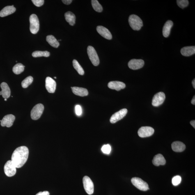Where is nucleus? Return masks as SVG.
Listing matches in <instances>:
<instances>
[{
  "label": "nucleus",
  "mask_w": 195,
  "mask_h": 195,
  "mask_svg": "<svg viewBox=\"0 0 195 195\" xmlns=\"http://www.w3.org/2000/svg\"><path fill=\"white\" fill-rule=\"evenodd\" d=\"M192 84L193 85V87L194 88H195V80L194 79L192 81Z\"/></svg>",
  "instance_id": "40"
},
{
  "label": "nucleus",
  "mask_w": 195,
  "mask_h": 195,
  "mask_svg": "<svg viewBox=\"0 0 195 195\" xmlns=\"http://www.w3.org/2000/svg\"><path fill=\"white\" fill-rule=\"evenodd\" d=\"M133 185L140 190L146 191L149 189L148 183L139 178H134L131 179Z\"/></svg>",
  "instance_id": "5"
},
{
  "label": "nucleus",
  "mask_w": 195,
  "mask_h": 195,
  "mask_svg": "<svg viewBox=\"0 0 195 195\" xmlns=\"http://www.w3.org/2000/svg\"><path fill=\"white\" fill-rule=\"evenodd\" d=\"M62 2L65 4L69 5L72 2V0H63Z\"/></svg>",
  "instance_id": "37"
},
{
  "label": "nucleus",
  "mask_w": 195,
  "mask_h": 195,
  "mask_svg": "<svg viewBox=\"0 0 195 195\" xmlns=\"http://www.w3.org/2000/svg\"><path fill=\"white\" fill-rule=\"evenodd\" d=\"M73 93L74 94L79 96H86L88 94V90L84 88L78 87H71Z\"/></svg>",
  "instance_id": "22"
},
{
  "label": "nucleus",
  "mask_w": 195,
  "mask_h": 195,
  "mask_svg": "<svg viewBox=\"0 0 195 195\" xmlns=\"http://www.w3.org/2000/svg\"><path fill=\"white\" fill-rule=\"evenodd\" d=\"M25 66L21 63H17L13 67V72L14 74H19L24 71Z\"/></svg>",
  "instance_id": "26"
},
{
  "label": "nucleus",
  "mask_w": 195,
  "mask_h": 195,
  "mask_svg": "<svg viewBox=\"0 0 195 195\" xmlns=\"http://www.w3.org/2000/svg\"><path fill=\"white\" fill-rule=\"evenodd\" d=\"M128 21L129 25L134 31H139L143 26L142 21L140 18L135 15H130Z\"/></svg>",
  "instance_id": "2"
},
{
  "label": "nucleus",
  "mask_w": 195,
  "mask_h": 195,
  "mask_svg": "<svg viewBox=\"0 0 195 195\" xmlns=\"http://www.w3.org/2000/svg\"><path fill=\"white\" fill-rule=\"evenodd\" d=\"M101 150L104 154H109L111 151V147L109 144L104 145L102 146Z\"/></svg>",
  "instance_id": "33"
},
{
  "label": "nucleus",
  "mask_w": 195,
  "mask_h": 195,
  "mask_svg": "<svg viewBox=\"0 0 195 195\" xmlns=\"http://www.w3.org/2000/svg\"><path fill=\"white\" fill-rule=\"evenodd\" d=\"M46 88L50 93H54L56 88V82L50 77H48L46 79Z\"/></svg>",
  "instance_id": "14"
},
{
  "label": "nucleus",
  "mask_w": 195,
  "mask_h": 195,
  "mask_svg": "<svg viewBox=\"0 0 195 195\" xmlns=\"http://www.w3.org/2000/svg\"><path fill=\"white\" fill-rule=\"evenodd\" d=\"M35 195H50V193L49 191H44L43 192L40 191Z\"/></svg>",
  "instance_id": "36"
},
{
  "label": "nucleus",
  "mask_w": 195,
  "mask_h": 195,
  "mask_svg": "<svg viewBox=\"0 0 195 195\" xmlns=\"http://www.w3.org/2000/svg\"><path fill=\"white\" fill-rule=\"evenodd\" d=\"M47 41L52 47L58 48L60 45L59 42L56 38L52 35H49L46 37Z\"/></svg>",
  "instance_id": "25"
},
{
  "label": "nucleus",
  "mask_w": 195,
  "mask_h": 195,
  "mask_svg": "<svg viewBox=\"0 0 195 195\" xmlns=\"http://www.w3.org/2000/svg\"><path fill=\"white\" fill-rule=\"evenodd\" d=\"M29 21L30 31L33 34H36L40 29V22L38 17L35 14H32L30 16Z\"/></svg>",
  "instance_id": "3"
},
{
  "label": "nucleus",
  "mask_w": 195,
  "mask_h": 195,
  "mask_svg": "<svg viewBox=\"0 0 195 195\" xmlns=\"http://www.w3.org/2000/svg\"><path fill=\"white\" fill-rule=\"evenodd\" d=\"M16 9L13 5L5 7L0 11V17H4L11 15L16 11Z\"/></svg>",
  "instance_id": "18"
},
{
  "label": "nucleus",
  "mask_w": 195,
  "mask_h": 195,
  "mask_svg": "<svg viewBox=\"0 0 195 195\" xmlns=\"http://www.w3.org/2000/svg\"><path fill=\"white\" fill-rule=\"evenodd\" d=\"M182 178L180 176H176L174 177L172 179V183L174 186H177L180 183Z\"/></svg>",
  "instance_id": "32"
},
{
  "label": "nucleus",
  "mask_w": 195,
  "mask_h": 195,
  "mask_svg": "<svg viewBox=\"0 0 195 195\" xmlns=\"http://www.w3.org/2000/svg\"><path fill=\"white\" fill-rule=\"evenodd\" d=\"M83 184L85 191L88 194H93L94 191V186L93 182L88 176H85L83 178Z\"/></svg>",
  "instance_id": "8"
},
{
  "label": "nucleus",
  "mask_w": 195,
  "mask_h": 195,
  "mask_svg": "<svg viewBox=\"0 0 195 195\" xmlns=\"http://www.w3.org/2000/svg\"><path fill=\"white\" fill-rule=\"evenodd\" d=\"M4 100L5 101H6L7 100V99H4Z\"/></svg>",
  "instance_id": "41"
},
{
  "label": "nucleus",
  "mask_w": 195,
  "mask_h": 195,
  "mask_svg": "<svg viewBox=\"0 0 195 195\" xmlns=\"http://www.w3.org/2000/svg\"><path fill=\"white\" fill-rule=\"evenodd\" d=\"M108 86L111 89L115 90L117 91H119L125 88L124 83L118 81H111L108 84Z\"/></svg>",
  "instance_id": "16"
},
{
  "label": "nucleus",
  "mask_w": 195,
  "mask_h": 195,
  "mask_svg": "<svg viewBox=\"0 0 195 195\" xmlns=\"http://www.w3.org/2000/svg\"><path fill=\"white\" fill-rule=\"evenodd\" d=\"M32 1L35 6L38 7L43 6L44 3V0H32Z\"/></svg>",
  "instance_id": "34"
},
{
  "label": "nucleus",
  "mask_w": 195,
  "mask_h": 195,
  "mask_svg": "<svg viewBox=\"0 0 195 195\" xmlns=\"http://www.w3.org/2000/svg\"><path fill=\"white\" fill-rule=\"evenodd\" d=\"M32 56L34 58L40 57H48L50 56V53L48 51H35L32 54Z\"/></svg>",
  "instance_id": "27"
},
{
  "label": "nucleus",
  "mask_w": 195,
  "mask_h": 195,
  "mask_svg": "<svg viewBox=\"0 0 195 195\" xmlns=\"http://www.w3.org/2000/svg\"><path fill=\"white\" fill-rule=\"evenodd\" d=\"M65 20L70 25L74 26L75 24L76 16L72 12L69 11L65 14Z\"/></svg>",
  "instance_id": "24"
},
{
  "label": "nucleus",
  "mask_w": 195,
  "mask_h": 195,
  "mask_svg": "<svg viewBox=\"0 0 195 195\" xmlns=\"http://www.w3.org/2000/svg\"><path fill=\"white\" fill-rule=\"evenodd\" d=\"M172 149L175 152H182L185 150L186 146L183 143L180 141H175L172 144Z\"/></svg>",
  "instance_id": "20"
},
{
  "label": "nucleus",
  "mask_w": 195,
  "mask_h": 195,
  "mask_svg": "<svg viewBox=\"0 0 195 195\" xmlns=\"http://www.w3.org/2000/svg\"><path fill=\"white\" fill-rule=\"evenodd\" d=\"M154 132V129L150 127H142L138 130V134L140 137L145 138L152 136Z\"/></svg>",
  "instance_id": "11"
},
{
  "label": "nucleus",
  "mask_w": 195,
  "mask_h": 195,
  "mask_svg": "<svg viewBox=\"0 0 195 195\" xmlns=\"http://www.w3.org/2000/svg\"><path fill=\"white\" fill-rule=\"evenodd\" d=\"M144 63V61L142 59H132L129 62L128 65L132 70H137L142 68Z\"/></svg>",
  "instance_id": "13"
},
{
  "label": "nucleus",
  "mask_w": 195,
  "mask_h": 195,
  "mask_svg": "<svg viewBox=\"0 0 195 195\" xmlns=\"http://www.w3.org/2000/svg\"><path fill=\"white\" fill-rule=\"evenodd\" d=\"M176 2L178 6L182 9L186 8L189 5V1L187 0H178Z\"/></svg>",
  "instance_id": "31"
},
{
  "label": "nucleus",
  "mask_w": 195,
  "mask_h": 195,
  "mask_svg": "<svg viewBox=\"0 0 195 195\" xmlns=\"http://www.w3.org/2000/svg\"><path fill=\"white\" fill-rule=\"evenodd\" d=\"M127 112L128 110L127 109H123L120 110L115 113L111 116L110 122L112 124L116 123L117 122L119 121L124 118L127 115Z\"/></svg>",
  "instance_id": "10"
},
{
  "label": "nucleus",
  "mask_w": 195,
  "mask_h": 195,
  "mask_svg": "<svg viewBox=\"0 0 195 195\" xmlns=\"http://www.w3.org/2000/svg\"><path fill=\"white\" fill-rule=\"evenodd\" d=\"M181 53L182 56H189L195 54V46H190L182 48L181 50Z\"/></svg>",
  "instance_id": "23"
},
{
  "label": "nucleus",
  "mask_w": 195,
  "mask_h": 195,
  "mask_svg": "<svg viewBox=\"0 0 195 195\" xmlns=\"http://www.w3.org/2000/svg\"><path fill=\"white\" fill-rule=\"evenodd\" d=\"M92 6L94 10L98 12H102L103 10L102 7L98 1L97 0H92Z\"/></svg>",
  "instance_id": "29"
},
{
  "label": "nucleus",
  "mask_w": 195,
  "mask_h": 195,
  "mask_svg": "<svg viewBox=\"0 0 195 195\" xmlns=\"http://www.w3.org/2000/svg\"><path fill=\"white\" fill-rule=\"evenodd\" d=\"M191 104H193V105H195V97L194 96V97H193L192 100L191 101Z\"/></svg>",
  "instance_id": "39"
},
{
  "label": "nucleus",
  "mask_w": 195,
  "mask_h": 195,
  "mask_svg": "<svg viewBox=\"0 0 195 195\" xmlns=\"http://www.w3.org/2000/svg\"><path fill=\"white\" fill-rule=\"evenodd\" d=\"M54 78H55V79H56V77H54Z\"/></svg>",
  "instance_id": "42"
},
{
  "label": "nucleus",
  "mask_w": 195,
  "mask_h": 195,
  "mask_svg": "<svg viewBox=\"0 0 195 195\" xmlns=\"http://www.w3.org/2000/svg\"><path fill=\"white\" fill-rule=\"evenodd\" d=\"M1 87L2 91L0 92V95H2L3 98L8 99L10 96V90L8 84L5 82L1 83Z\"/></svg>",
  "instance_id": "17"
},
{
  "label": "nucleus",
  "mask_w": 195,
  "mask_h": 195,
  "mask_svg": "<svg viewBox=\"0 0 195 195\" xmlns=\"http://www.w3.org/2000/svg\"><path fill=\"white\" fill-rule=\"evenodd\" d=\"M29 151L27 147L22 146L18 147L12 154L11 161L16 168L22 167L27 161Z\"/></svg>",
  "instance_id": "1"
},
{
  "label": "nucleus",
  "mask_w": 195,
  "mask_h": 195,
  "mask_svg": "<svg viewBox=\"0 0 195 195\" xmlns=\"http://www.w3.org/2000/svg\"><path fill=\"white\" fill-rule=\"evenodd\" d=\"M97 30L99 34L107 40H111L112 38V35L110 32L107 28L103 26H98L97 28Z\"/></svg>",
  "instance_id": "15"
},
{
  "label": "nucleus",
  "mask_w": 195,
  "mask_h": 195,
  "mask_svg": "<svg viewBox=\"0 0 195 195\" xmlns=\"http://www.w3.org/2000/svg\"><path fill=\"white\" fill-rule=\"evenodd\" d=\"M152 162L154 165L158 166L165 164L166 160L162 154H158L154 157Z\"/></svg>",
  "instance_id": "19"
},
{
  "label": "nucleus",
  "mask_w": 195,
  "mask_h": 195,
  "mask_svg": "<svg viewBox=\"0 0 195 195\" xmlns=\"http://www.w3.org/2000/svg\"><path fill=\"white\" fill-rule=\"evenodd\" d=\"M33 79L32 76H28V77L26 78V79L22 81V87L24 88H28L30 85L32 84V83L33 82Z\"/></svg>",
  "instance_id": "30"
},
{
  "label": "nucleus",
  "mask_w": 195,
  "mask_h": 195,
  "mask_svg": "<svg viewBox=\"0 0 195 195\" xmlns=\"http://www.w3.org/2000/svg\"><path fill=\"white\" fill-rule=\"evenodd\" d=\"M4 172L5 174L8 177H12L16 172V168L11 160L8 161L4 166Z\"/></svg>",
  "instance_id": "7"
},
{
  "label": "nucleus",
  "mask_w": 195,
  "mask_h": 195,
  "mask_svg": "<svg viewBox=\"0 0 195 195\" xmlns=\"http://www.w3.org/2000/svg\"><path fill=\"white\" fill-rule=\"evenodd\" d=\"M173 26V22L171 20H168L164 24L163 28V34L164 36L167 38L169 36L170 32Z\"/></svg>",
  "instance_id": "21"
},
{
  "label": "nucleus",
  "mask_w": 195,
  "mask_h": 195,
  "mask_svg": "<svg viewBox=\"0 0 195 195\" xmlns=\"http://www.w3.org/2000/svg\"><path fill=\"white\" fill-rule=\"evenodd\" d=\"M190 124L193 127L195 128V120H192L190 122Z\"/></svg>",
  "instance_id": "38"
},
{
  "label": "nucleus",
  "mask_w": 195,
  "mask_h": 195,
  "mask_svg": "<svg viewBox=\"0 0 195 195\" xmlns=\"http://www.w3.org/2000/svg\"><path fill=\"white\" fill-rule=\"evenodd\" d=\"M44 107L42 104H38L33 107L31 112V117L33 120H37L40 118L43 113Z\"/></svg>",
  "instance_id": "6"
},
{
  "label": "nucleus",
  "mask_w": 195,
  "mask_h": 195,
  "mask_svg": "<svg viewBox=\"0 0 195 195\" xmlns=\"http://www.w3.org/2000/svg\"><path fill=\"white\" fill-rule=\"evenodd\" d=\"M73 65L74 68L77 70L79 74L81 75H84V70L77 60L75 59L73 60Z\"/></svg>",
  "instance_id": "28"
},
{
  "label": "nucleus",
  "mask_w": 195,
  "mask_h": 195,
  "mask_svg": "<svg viewBox=\"0 0 195 195\" xmlns=\"http://www.w3.org/2000/svg\"><path fill=\"white\" fill-rule=\"evenodd\" d=\"M75 111L76 115L78 116H80L82 113V109L81 106L80 105H76L75 107Z\"/></svg>",
  "instance_id": "35"
},
{
  "label": "nucleus",
  "mask_w": 195,
  "mask_h": 195,
  "mask_svg": "<svg viewBox=\"0 0 195 195\" xmlns=\"http://www.w3.org/2000/svg\"><path fill=\"white\" fill-rule=\"evenodd\" d=\"M15 119V117L12 114H9L4 117L2 120H1L2 126L9 128L13 124Z\"/></svg>",
  "instance_id": "12"
},
{
  "label": "nucleus",
  "mask_w": 195,
  "mask_h": 195,
  "mask_svg": "<svg viewBox=\"0 0 195 195\" xmlns=\"http://www.w3.org/2000/svg\"><path fill=\"white\" fill-rule=\"evenodd\" d=\"M165 98V94L164 92H159L154 95L152 100V105L155 107H158L163 104Z\"/></svg>",
  "instance_id": "9"
},
{
  "label": "nucleus",
  "mask_w": 195,
  "mask_h": 195,
  "mask_svg": "<svg viewBox=\"0 0 195 195\" xmlns=\"http://www.w3.org/2000/svg\"><path fill=\"white\" fill-rule=\"evenodd\" d=\"M87 53L92 63L94 66H98L100 64V59L95 49L92 46H88L87 48Z\"/></svg>",
  "instance_id": "4"
}]
</instances>
